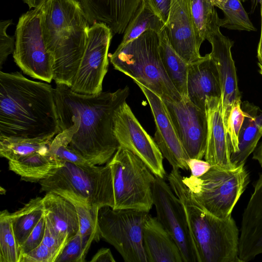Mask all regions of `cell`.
<instances>
[{
    "label": "cell",
    "instance_id": "cell-28",
    "mask_svg": "<svg viewBox=\"0 0 262 262\" xmlns=\"http://www.w3.org/2000/svg\"><path fill=\"white\" fill-rule=\"evenodd\" d=\"M165 28V23L148 0H143L128 24L119 45L136 39L147 30H152L159 34Z\"/></svg>",
    "mask_w": 262,
    "mask_h": 262
},
{
    "label": "cell",
    "instance_id": "cell-33",
    "mask_svg": "<svg viewBox=\"0 0 262 262\" xmlns=\"http://www.w3.org/2000/svg\"><path fill=\"white\" fill-rule=\"evenodd\" d=\"M10 213H0V262H20L21 254L13 230Z\"/></svg>",
    "mask_w": 262,
    "mask_h": 262
},
{
    "label": "cell",
    "instance_id": "cell-22",
    "mask_svg": "<svg viewBox=\"0 0 262 262\" xmlns=\"http://www.w3.org/2000/svg\"><path fill=\"white\" fill-rule=\"evenodd\" d=\"M43 204L46 226L65 246L79 230L75 206L65 197L51 191L46 192Z\"/></svg>",
    "mask_w": 262,
    "mask_h": 262
},
{
    "label": "cell",
    "instance_id": "cell-15",
    "mask_svg": "<svg viewBox=\"0 0 262 262\" xmlns=\"http://www.w3.org/2000/svg\"><path fill=\"white\" fill-rule=\"evenodd\" d=\"M220 26L214 27L208 33L206 39L212 47L210 56L216 67L221 89L223 113L226 126L227 120L233 104L241 101L236 70L231 54L234 42L224 36Z\"/></svg>",
    "mask_w": 262,
    "mask_h": 262
},
{
    "label": "cell",
    "instance_id": "cell-8",
    "mask_svg": "<svg viewBox=\"0 0 262 262\" xmlns=\"http://www.w3.org/2000/svg\"><path fill=\"white\" fill-rule=\"evenodd\" d=\"M114 209H131L149 212L154 205L156 176L145 163L129 150L119 146L111 160Z\"/></svg>",
    "mask_w": 262,
    "mask_h": 262
},
{
    "label": "cell",
    "instance_id": "cell-44",
    "mask_svg": "<svg viewBox=\"0 0 262 262\" xmlns=\"http://www.w3.org/2000/svg\"><path fill=\"white\" fill-rule=\"evenodd\" d=\"M261 7V29L259 42L257 48V58L258 60V66L260 69L259 73L262 75V4Z\"/></svg>",
    "mask_w": 262,
    "mask_h": 262
},
{
    "label": "cell",
    "instance_id": "cell-12",
    "mask_svg": "<svg viewBox=\"0 0 262 262\" xmlns=\"http://www.w3.org/2000/svg\"><path fill=\"white\" fill-rule=\"evenodd\" d=\"M153 202L158 220L176 242L184 262H199L182 203L164 179L156 176Z\"/></svg>",
    "mask_w": 262,
    "mask_h": 262
},
{
    "label": "cell",
    "instance_id": "cell-43",
    "mask_svg": "<svg viewBox=\"0 0 262 262\" xmlns=\"http://www.w3.org/2000/svg\"><path fill=\"white\" fill-rule=\"evenodd\" d=\"M92 262H115L112 252L110 249L103 248L99 250L94 255Z\"/></svg>",
    "mask_w": 262,
    "mask_h": 262
},
{
    "label": "cell",
    "instance_id": "cell-11",
    "mask_svg": "<svg viewBox=\"0 0 262 262\" xmlns=\"http://www.w3.org/2000/svg\"><path fill=\"white\" fill-rule=\"evenodd\" d=\"M113 35L111 29L103 23H95L90 26L85 50L70 87L72 92L86 95L102 92Z\"/></svg>",
    "mask_w": 262,
    "mask_h": 262
},
{
    "label": "cell",
    "instance_id": "cell-21",
    "mask_svg": "<svg viewBox=\"0 0 262 262\" xmlns=\"http://www.w3.org/2000/svg\"><path fill=\"white\" fill-rule=\"evenodd\" d=\"M187 89L190 101L204 111L208 98L221 97L218 71L209 54L188 64Z\"/></svg>",
    "mask_w": 262,
    "mask_h": 262
},
{
    "label": "cell",
    "instance_id": "cell-25",
    "mask_svg": "<svg viewBox=\"0 0 262 262\" xmlns=\"http://www.w3.org/2000/svg\"><path fill=\"white\" fill-rule=\"evenodd\" d=\"M63 164L64 162L52 157L48 150L34 152L17 160L9 161V168L19 175L21 180L39 182Z\"/></svg>",
    "mask_w": 262,
    "mask_h": 262
},
{
    "label": "cell",
    "instance_id": "cell-35",
    "mask_svg": "<svg viewBox=\"0 0 262 262\" xmlns=\"http://www.w3.org/2000/svg\"><path fill=\"white\" fill-rule=\"evenodd\" d=\"M242 103L241 100L233 104L226 124L231 154L238 151V136L245 119Z\"/></svg>",
    "mask_w": 262,
    "mask_h": 262
},
{
    "label": "cell",
    "instance_id": "cell-24",
    "mask_svg": "<svg viewBox=\"0 0 262 262\" xmlns=\"http://www.w3.org/2000/svg\"><path fill=\"white\" fill-rule=\"evenodd\" d=\"M242 108L245 119L238 136V151L231 155V162L236 167L245 165L262 137V111L248 101L242 103Z\"/></svg>",
    "mask_w": 262,
    "mask_h": 262
},
{
    "label": "cell",
    "instance_id": "cell-2",
    "mask_svg": "<svg viewBox=\"0 0 262 262\" xmlns=\"http://www.w3.org/2000/svg\"><path fill=\"white\" fill-rule=\"evenodd\" d=\"M60 133L54 89L0 72V138L51 141Z\"/></svg>",
    "mask_w": 262,
    "mask_h": 262
},
{
    "label": "cell",
    "instance_id": "cell-10",
    "mask_svg": "<svg viewBox=\"0 0 262 262\" xmlns=\"http://www.w3.org/2000/svg\"><path fill=\"white\" fill-rule=\"evenodd\" d=\"M148 213L131 209H114L109 206L98 210L101 237L115 248L125 262H148L143 231Z\"/></svg>",
    "mask_w": 262,
    "mask_h": 262
},
{
    "label": "cell",
    "instance_id": "cell-18",
    "mask_svg": "<svg viewBox=\"0 0 262 262\" xmlns=\"http://www.w3.org/2000/svg\"><path fill=\"white\" fill-rule=\"evenodd\" d=\"M208 130L205 160L211 166L232 170L236 168L231 160V149L219 97L208 98L205 102Z\"/></svg>",
    "mask_w": 262,
    "mask_h": 262
},
{
    "label": "cell",
    "instance_id": "cell-34",
    "mask_svg": "<svg viewBox=\"0 0 262 262\" xmlns=\"http://www.w3.org/2000/svg\"><path fill=\"white\" fill-rule=\"evenodd\" d=\"M222 10L224 17L220 18V27L239 31L256 30L239 0H228Z\"/></svg>",
    "mask_w": 262,
    "mask_h": 262
},
{
    "label": "cell",
    "instance_id": "cell-41",
    "mask_svg": "<svg viewBox=\"0 0 262 262\" xmlns=\"http://www.w3.org/2000/svg\"><path fill=\"white\" fill-rule=\"evenodd\" d=\"M191 175L199 177L205 174L211 167V165L206 161L202 159L190 158L187 162Z\"/></svg>",
    "mask_w": 262,
    "mask_h": 262
},
{
    "label": "cell",
    "instance_id": "cell-19",
    "mask_svg": "<svg viewBox=\"0 0 262 262\" xmlns=\"http://www.w3.org/2000/svg\"><path fill=\"white\" fill-rule=\"evenodd\" d=\"M262 254V173L253 185V191L242 215L238 256L247 262Z\"/></svg>",
    "mask_w": 262,
    "mask_h": 262
},
{
    "label": "cell",
    "instance_id": "cell-4",
    "mask_svg": "<svg viewBox=\"0 0 262 262\" xmlns=\"http://www.w3.org/2000/svg\"><path fill=\"white\" fill-rule=\"evenodd\" d=\"M179 169L167 177L170 186L183 206L199 262H241L239 232L232 216L218 218L191 197Z\"/></svg>",
    "mask_w": 262,
    "mask_h": 262
},
{
    "label": "cell",
    "instance_id": "cell-23",
    "mask_svg": "<svg viewBox=\"0 0 262 262\" xmlns=\"http://www.w3.org/2000/svg\"><path fill=\"white\" fill-rule=\"evenodd\" d=\"M143 238L148 262H184L176 242L157 217L148 214Z\"/></svg>",
    "mask_w": 262,
    "mask_h": 262
},
{
    "label": "cell",
    "instance_id": "cell-38",
    "mask_svg": "<svg viewBox=\"0 0 262 262\" xmlns=\"http://www.w3.org/2000/svg\"><path fill=\"white\" fill-rule=\"evenodd\" d=\"M46 227V220L44 214L20 247L21 257L41 244L45 233Z\"/></svg>",
    "mask_w": 262,
    "mask_h": 262
},
{
    "label": "cell",
    "instance_id": "cell-32",
    "mask_svg": "<svg viewBox=\"0 0 262 262\" xmlns=\"http://www.w3.org/2000/svg\"><path fill=\"white\" fill-rule=\"evenodd\" d=\"M52 141L0 138V155L9 161L17 160L34 152L48 150Z\"/></svg>",
    "mask_w": 262,
    "mask_h": 262
},
{
    "label": "cell",
    "instance_id": "cell-30",
    "mask_svg": "<svg viewBox=\"0 0 262 262\" xmlns=\"http://www.w3.org/2000/svg\"><path fill=\"white\" fill-rule=\"evenodd\" d=\"M67 199L76 207L79 220V232L81 236L83 246L88 252L92 243L93 241L99 242L101 237L98 222L99 208L74 199Z\"/></svg>",
    "mask_w": 262,
    "mask_h": 262
},
{
    "label": "cell",
    "instance_id": "cell-1",
    "mask_svg": "<svg viewBox=\"0 0 262 262\" xmlns=\"http://www.w3.org/2000/svg\"><path fill=\"white\" fill-rule=\"evenodd\" d=\"M129 88L96 95H82L56 84L54 98L60 133L76 122L77 130L69 146L91 165L107 163L119 147L113 131L116 110L126 102Z\"/></svg>",
    "mask_w": 262,
    "mask_h": 262
},
{
    "label": "cell",
    "instance_id": "cell-47",
    "mask_svg": "<svg viewBox=\"0 0 262 262\" xmlns=\"http://www.w3.org/2000/svg\"><path fill=\"white\" fill-rule=\"evenodd\" d=\"M241 2H245L246 1H247L248 0H239ZM250 1L251 2V4H252V11H254L256 6H257L256 5V0H250Z\"/></svg>",
    "mask_w": 262,
    "mask_h": 262
},
{
    "label": "cell",
    "instance_id": "cell-6",
    "mask_svg": "<svg viewBox=\"0 0 262 262\" xmlns=\"http://www.w3.org/2000/svg\"><path fill=\"white\" fill-rule=\"evenodd\" d=\"M39 183L42 192H53L99 209L114 207L112 172L107 163L101 166L64 162L63 166Z\"/></svg>",
    "mask_w": 262,
    "mask_h": 262
},
{
    "label": "cell",
    "instance_id": "cell-39",
    "mask_svg": "<svg viewBox=\"0 0 262 262\" xmlns=\"http://www.w3.org/2000/svg\"><path fill=\"white\" fill-rule=\"evenodd\" d=\"M57 255L41 243L38 247L23 255L20 262H55Z\"/></svg>",
    "mask_w": 262,
    "mask_h": 262
},
{
    "label": "cell",
    "instance_id": "cell-29",
    "mask_svg": "<svg viewBox=\"0 0 262 262\" xmlns=\"http://www.w3.org/2000/svg\"><path fill=\"white\" fill-rule=\"evenodd\" d=\"M190 4L196 40L201 47L209 32L220 26V18L213 0H190Z\"/></svg>",
    "mask_w": 262,
    "mask_h": 262
},
{
    "label": "cell",
    "instance_id": "cell-27",
    "mask_svg": "<svg viewBox=\"0 0 262 262\" xmlns=\"http://www.w3.org/2000/svg\"><path fill=\"white\" fill-rule=\"evenodd\" d=\"M45 214L43 198L31 199L21 208L10 213L14 233L19 248Z\"/></svg>",
    "mask_w": 262,
    "mask_h": 262
},
{
    "label": "cell",
    "instance_id": "cell-42",
    "mask_svg": "<svg viewBox=\"0 0 262 262\" xmlns=\"http://www.w3.org/2000/svg\"><path fill=\"white\" fill-rule=\"evenodd\" d=\"M42 243L49 247L57 255V256L64 246V245L51 232L47 226Z\"/></svg>",
    "mask_w": 262,
    "mask_h": 262
},
{
    "label": "cell",
    "instance_id": "cell-49",
    "mask_svg": "<svg viewBox=\"0 0 262 262\" xmlns=\"http://www.w3.org/2000/svg\"><path fill=\"white\" fill-rule=\"evenodd\" d=\"M261 149H262V141L261 142Z\"/></svg>",
    "mask_w": 262,
    "mask_h": 262
},
{
    "label": "cell",
    "instance_id": "cell-31",
    "mask_svg": "<svg viewBox=\"0 0 262 262\" xmlns=\"http://www.w3.org/2000/svg\"><path fill=\"white\" fill-rule=\"evenodd\" d=\"M77 130L76 122L68 124L51 141L49 153L55 159L80 165H91L79 154L69 146L74 134Z\"/></svg>",
    "mask_w": 262,
    "mask_h": 262
},
{
    "label": "cell",
    "instance_id": "cell-17",
    "mask_svg": "<svg viewBox=\"0 0 262 262\" xmlns=\"http://www.w3.org/2000/svg\"><path fill=\"white\" fill-rule=\"evenodd\" d=\"M166 30L171 46L188 64L203 58L196 40L190 0H171Z\"/></svg>",
    "mask_w": 262,
    "mask_h": 262
},
{
    "label": "cell",
    "instance_id": "cell-37",
    "mask_svg": "<svg viewBox=\"0 0 262 262\" xmlns=\"http://www.w3.org/2000/svg\"><path fill=\"white\" fill-rule=\"evenodd\" d=\"M12 24L11 19L1 20L0 23V68L5 62L8 56L13 54L15 49V40L8 34L7 30Z\"/></svg>",
    "mask_w": 262,
    "mask_h": 262
},
{
    "label": "cell",
    "instance_id": "cell-3",
    "mask_svg": "<svg viewBox=\"0 0 262 262\" xmlns=\"http://www.w3.org/2000/svg\"><path fill=\"white\" fill-rule=\"evenodd\" d=\"M42 34L53 61L56 84L71 87L85 50L91 26L78 0H46Z\"/></svg>",
    "mask_w": 262,
    "mask_h": 262
},
{
    "label": "cell",
    "instance_id": "cell-20",
    "mask_svg": "<svg viewBox=\"0 0 262 262\" xmlns=\"http://www.w3.org/2000/svg\"><path fill=\"white\" fill-rule=\"evenodd\" d=\"M143 0H80L90 24L102 23L122 34Z\"/></svg>",
    "mask_w": 262,
    "mask_h": 262
},
{
    "label": "cell",
    "instance_id": "cell-7",
    "mask_svg": "<svg viewBox=\"0 0 262 262\" xmlns=\"http://www.w3.org/2000/svg\"><path fill=\"white\" fill-rule=\"evenodd\" d=\"M191 197L211 214L224 219L231 216L234 207L249 183L245 165L228 170L211 166L203 175L183 177Z\"/></svg>",
    "mask_w": 262,
    "mask_h": 262
},
{
    "label": "cell",
    "instance_id": "cell-36",
    "mask_svg": "<svg viewBox=\"0 0 262 262\" xmlns=\"http://www.w3.org/2000/svg\"><path fill=\"white\" fill-rule=\"evenodd\" d=\"M87 253L78 232L67 243L55 262H84Z\"/></svg>",
    "mask_w": 262,
    "mask_h": 262
},
{
    "label": "cell",
    "instance_id": "cell-14",
    "mask_svg": "<svg viewBox=\"0 0 262 262\" xmlns=\"http://www.w3.org/2000/svg\"><path fill=\"white\" fill-rule=\"evenodd\" d=\"M163 101L189 158L202 159L206 152L208 130L206 111L194 105L189 98Z\"/></svg>",
    "mask_w": 262,
    "mask_h": 262
},
{
    "label": "cell",
    "instance_id": "cell-26",
    "mask_svg": "<svg viewBox=\"0 0 262 262\" xmlns=\"http://www.w3.org/2000/svg\"><path fill=\"white\" fill-rule=\"evenodd\" d=\"M159 36V52L164 68L182 99H187V78L189 64L171 46L166 28Z\"/></svg>",
    "mask_w": 262,
    "mask_h": 262
},
{
    "label": "cell",
    "instance_id": "cell-9",
    "mask_svg": "<svg viewBox=\"0 0 262 262\" xmlns=\"http://www.w3.org/2000/svg\"><path fill=\"white\" fill-rule=\"evenodd\" d=\"M44 2L19 18L13 55L15 63L26 75L50 83L53 79V61L42 34Z\"/></svg>",
    "mask_w": 262,
    "mask_h": 262
},
{
    "label": "cell",
    "instance_id": "cell-46",
    "mask_svg": "<svg viewBox=\"0 0 262 262\" xmlns=\"http://www.w3.org/2000/svg\"><path fill=\"white\" fill-rule=\"evenodd\" d=\"M227 1L228 0H213V3L215 7L222 10Z\"/></svg>",
    "mask_w": 262,
    "mask_h": 262
},
{
    "label": "cell",
    "instance_id": "cell-48",
    "mask_svg": "<svg viewBox=\"0 0 262 262\" xmlns=\"http://www.w3.org/2000/svg\"><path fill=\"white\" fill-rule=\"evenodd\" d=\"M259 4L260 5L262 4V0H256V5Z\"/></svg>",
    "mask_w": 262,
    "mask_h": 262
},
{
    "label": "cell",
    "instance_id": "cell-13",
    "mask_svg": "<svg viewBox=\"0 0 262 262\" xmlns=\"http://www.w3.org/2000/svg\"><path fill=\"white\" fill-rule=\"evenodd\" d=\"M113 125L114 134L119 146L140 158L155 176L164 179L166 172L163 164V156L126 102L116 110Z\"/></svg>",
    "mask_w": 262,
    "mask_h": 262
},
{
    "label": "cell",
    "instance_id": "cell-50",
    "mask_svg": "<svg viewBox=\"0 0 262 262\" xmlns=\"http://www.w3.org/2000/svg\"></svg>",
    "mask_w": 262,
    "mask_h": 262
},
{
    "label": "cell",
    "instance_id": "cell-40",
    "mask_svg": "<svg viewBox=\"0 0 262 262\" xmlns=\"http://www.w3.org/2000/svg\"><path fill=\"white\" fill-rule=\"evenodd\" d=\"M148 1L166 26L169 18L171 0H148Z\"/></svg>",
    "mask_w": 262,
    "mask_h": 262
},
{
    "label": "cell",
    "instance_id": "cell-5",
    "mask_svg": "<svg viewBox=\"0 0 262 262\" xmlns=\"http://www.w3.org/2000/svg\"><path fill=\"white\" fill-rule=\"evenodd\" d=\"M159 43V34L148 30L125 45H119L109 58L115 69L139 82L163 100H181V95L164 68Z\"/></svg>",
    "mask_w": 262,
    "mask_h": 262
},
{
    "label": "cell",
    "instance_id": "cell-16",
    "mask_svg": "<svg viewBox=\"0 0 262 262\" xmlns=\"http://www.w3.org/2000/svg\"><path fill=\"white\" fill-rule=\"evenodd\" d=\"M146 98L156 124L154 140L172 168L189 169L190 159L185 152L171 123L162 98L138 82H135Z\"/></svg>",
    "mask_w": 262,
    "mask_h": 262
},
{
    "label": "cell",
    "instance_id": "cell-45",
    "mask_svg": "<svg viewBox=\"0 0 262 262\" xmlns=\"http://www.w3.org/2000/svg\"><path fill=\"white\" fill-rule=\"evenodd\" d=\"M46 0H23L30 8H34L40 5L43 2ZM80 2V0H78Z\"/></svg>",
    "mask_w": 262,
    "mask_h": 262
}]
</instances>
